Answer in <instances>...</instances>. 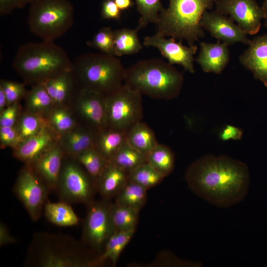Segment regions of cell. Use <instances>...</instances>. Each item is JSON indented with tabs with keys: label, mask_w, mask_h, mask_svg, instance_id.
I'll list each match as a JSON object with an SVG mask.
<instances>
[{
	"label": "cell",
	"mask_w": 267,
	"mask_h": 267,
	"mask_svg": "<svg viewBox=\"0 0 267 267\" xmlns=\"http://www.w3.org/2000/svg\"><path fill=\"white\" fill-rule=\"evenodd\" d=\"M83 244L67 235L38 233L30 246L26 265L40 267L97 266ZM90 251V250H89Z\"/></svg>",
	"instance_id": "obj_3"
},
{
	"label": "cell",
	"mask_w": 267,
	"mask_h": 267,
	"mask_svg": "<svg viewBox=\"0 0 267 267\" xmlns=\"http://www.w3.org/2000/svg\"><path fill=\"white\" fill-rule=\"evenodd\" d=\"M230 60L228 45L217 41L216 43H200L199 54L195 60L203 71L221 74Z\"/></svg>",
	"instance_id": "obj_19"
},
{
	"label": "cell",
	"mask_w": 267,
	"mask_h": 267,
	"mask_svg": "<svg viewBox=\"0 0 267 267\" xmlns=\"http://www.w3.org/2000/svg\"><path fill=\"white\" fill-rule=\"evenodd\" d=\"M143 44L146 46L157 48L171 65L178 64L191 74L195 73L194 57L198 47L195 45L185 46L182 41L154 34L144 38Z\"/></svg>",
	"instance_id": "obj_14"
},
{
	"label": "cell",
	"mask_w": 267,
	"mask_h": 267,
	"mask_svg": "<svg viewBox=\"0 0 267 267\" xmlns=\"http://www.w3.org/2000/svg\"><path fill=\"white\" fill-rule=\"evenodd\" d=\"M21 140L14 127H0V143L1 148L10 147L13 149Z\"/></svg>",
	"instance_id": "obj_41"
},
{
	"label": "cell",
	"mask_w": 267,
	"mask_h": 267,
	"mask_svg": "<svg viewBox=\"0 0 267 267\" xmlns=\"http://www.w3.org/2000/svg\"><path fill=\"white\" fill-rule=\"evenodd\" d=\"M105 98L100 93L75 87L69 106L80 124L98 133L108 128Z\"/></svg>",
	"instance_id": "obj_11"
},
{
	"label": "cell",
	"mask_w": 267,
	"mask_h": 267,
	"mask_svg": "<svg viewBox=\"0 0 267 267\" xmlns=\"http://www.w3.org/2000/svg\"><path fill=\"white\" fill-rule=\"evenodd\" d=\"M88 44L102 53L115 56L114 31L110 27L101 28L88 42Z\"/></svg>",
	"instance_id": "obj_38"
},
{
	"label": "cell",
	"mask_w": 267,
	"mask_h": 267,
	"mask_svg": "<svg viewBox=\"0 0 267 267\" xmlns=\"http://www.w3.org/2000/svg\"><path fill=\"white\" fill-rule=\"evenodd\" d=\"M135 229L117 231L108 239L103 251L95 258L96 266L109 260L114 266L127 245L133 236Z\"/></svg>",
	"instance_id": "obj_24"
},
{
	"label": "cell",
	"mask_w": 267,
	"mask_h": 267,
	"mask_svg": "<svg viewBox=\"0 0 267 267\" xmlns=\"http://www.w3.org/2000/svg\"><path fill=\"white\" fill-rule=\"evenodd\" d=\"M65 155L57 140L39 158L29 164L50 191L56 190Z\"/></svg>",
	"instance_id": "obj_16"
},
{
	"label": "cell",
	"mask_w": 267,
	"mask_h": 267,
	"mask_svg": "<svg viewBox=\"0 0 267 267\" xmlns=\"http://www.w3.org/2000/svg\"><path fill=\"white\" fill-rule=\"evenodd\" d=\"M101 15L103 19L118 20L121 16V10L114 0H104L102 3Z\"/></svg>",
	"instance_id": "obj_42"
},
{
	"label": "cell",
	"mask_w": 267,
	"mask_h": 267,
	"mask_svg": "<svg viewBox=\"0 0 267 267\" xmlns=\"http://www.w3.org/2000/svg\"><path fill=\"white\" fill-rule=\"evenodd\" d=\"M183 76L173 65L159 59L140 60L125 69L124 82L142 95L170 100L180 93Z\"/></svg>",
	"instance_id": "obj_4"
},
{
	"label": "cell",
	"mask_w": 267,
	"mask_h": 267,
	"mask_svg": "<svg viewBox=\"0 0 267 267\" xmlns=\"http://www.w3.org/2000/svg\"><path fill=\"white\" fill-rule=\"evenodd\" d=\"M129 180V173L109 162L96 182L97 190L103 199L116 196Z\"/></svg>",
	"instance_id": "obj_21"
},
{
	"label": "cell",
	"mask_w": 267,
	"mask_h": 267,
	"mask_svg": "<svg viewBox=\"0 0 267 267\" xmlns=\"http://www.w3.org/2000/svg\"><path fill=\"white\" fill-rule=\"evenodd\" d=\"M146 191L129 180L116 195L115 202L140 211L146 201Z\"/></svg>",
	"instance_id": "obj_32"
},
{
	"label": "cell",
	"mask_w": 267,
	"mask_h": 267,
	"mask_svg": "<svg viewBox=\"0 0 267 267\" xmlns=\"http://www.w3.org/2000/svg\"><path fill=\"white\" fill-rule=\"evenodd\" d=\"M215 10L229 16L247 34H257L264 19L262 7L255 0H217Z\"/></svg>",
	"instance_id": "obj_13"
},
{
	"label": "cell",
	"mask_w": 267,
	"mask_h": 267,
	"mask_svg": "<svg viewBox=\"0 0 267 267\" xmlns=\"http://www.w3.org/2000/svg\"><path fill=\"white\" fill-rule=\"evenodd\" d=\"M35 0H17V8H22L27 4H30Z\"/></svg>",
	"instance_id": "obj_49"
},
{
	"label": "cell",
	"mask_w": 267,
	"mask_h": 267,
	"mask_svg": "<svg viewBox=\"0 0 267 267\" xmlns=\"http://www.w3.org/2000/svg\"><path fill=\"white\" fill-rule=\"evenodd\" d=\"M43 84L54 106L69 105L75 89L72 70L63 73Z\"/></svg>",
	"instance_id": "obj_22"
},
{
	"label": "cell",
	"mask_w": 267,
	"mask_h": 267,
	"mask_svg": "<svg viewBox=\"0 0 267 267\" xmlns=\"http://www.w3.org/2000/svg\"><path fill=\"white\" fill-rule=\"evenodd\" d=\"M111 162L130 173L137 167L147 163V156L134 148L126 140Z\"/></svg>",
	"instance_id": "obj_33"
},
{
	"label": "cell",
	"mask_w": 267,
	"mask_h": 267,
	"mask_svg": "<svg viewBox=\"0 0 267 267\" xmlns=\"http://www.w3.org/2000/svg\"><path fill=\"white\" fill-rule=\"evenodd\" d=\"M74 158L85 169L96 184L97 180L109 163L93 147L83 151Z\"/></svg>",
	"instance_id": "obj_35"
},
{
	"label": "cell",
	"mask_w": 267,
	"mask_h": 267,
	"mask_svg": "<svg viewBox=\"0 0 267 267\" xmlns=\"http://www.w3.org/2000/svg\"><path fill=\"white\" fill-rule=\"evenodd\" d=\"M136 28H122L114 30V55L121 56L138 52L142 46L139 41Z\"/></svg>",
	"instance_id": "obj_29"
},
{
	"label": "cell",
	"mask_w": 267,
	"mask_h": 267,
	"mask_svg": "<svg viewBox=\"0 0 267 267\" xmlns=\"http://www.w3.org/2000/svg\"><path fill=\"white\" fill-rule=\"evenodd\" d=\"M263 12L264 19H265L264 25L267 27V0H265L261 6Z\"/></svg>",
	"instance_id": "obj_48"
},
{
	"label": "cell",
	"mask_w": 267,
	"mask_h": 267,
	"mask_svg": "<svg viewBox=\"0 0 267 267\" xmlns=\"http://www.w3.org/2000/svg\"><path fill=\"white\" fill-rule=\"evenodd\" d=\"M126 140L132 147L147 156L158 144L153 131L141 121L127 133Z\"/></svg>",
	"instance_id": "obj_26"
},
{
	"label": "cell",
	"mask_w": 267,
	"mask_h": 267,
	"mask_svg": "<svg viewBox=\"0 0 267 267\" xmlns=\"http://www.w3.org/2000/svg\"><path fill=\"white\" fill-rule=\"evenodd\" d=\"M127 133L108 128L97 134L93 147L108 162H111L126 140Z\"/></svg>",
	"instance_id": "obj_23"
},
{
	"label": "cell",
	"mask_w": 267,
	"mask_h": 267,
	"mask_svg": "<svg viewBox=\"0 0 267 267\" xmlns=\"http://www.w3.org/2000/svg\"><path fill=\"white\" fill-rule=\"evenodd\" d=\"M44 213L48 221L57 226H72L80 222L69 203L64 201L53 203L47 200L44 206Z\"/></svg>",
	"instance_id": "obj_28"
},
{
	"label": "cell",
	"mask_w": 267,
	"mask_h": 267,
	"mask_svg": "<svg viewBox=\"0 0 267 267\" xmlns=\"http://www.w3.org/2000/svg\"><path fill=\"white\" fill-rule=\"evenodd\" d=\"M13 190L32 220H38L50 191L29 164L19 172Z\"/></svg>",
	"instance_id": "obj_12"
},
{
	"label": "cell",
	"mask_w": 267,
	"mask_h": 267,
	"mask_svg": "<svg viewBox=\"0 0 267 267\" xmlns=\"http://www.w3.org/2000/svg\"><path fill=\"white\" fill-rule=\"evenodd\" d=\"M17 8V0H0V15L5 16L10 14Z\"/></svg>",
	"instance_id": "obj_45"
},
{
	"label": "cell",
	"mask_w": 267,
	"mask_h": 267,
	"mask_svg": "<svg viewBox=\"0 0 267 267\" xmlns=\"http://www.w3.org/2000/svg\"><path fill=\"white\" fill-rule=\"evenodd\" d=\"M73 62L67 53L54 42L42 41L21 45L12 67L26 84H43L63 73L71 71Z\"/></svg>",
	"instance_id": "obj_2"
},
{
	"label": "cell",
	"mask_w": 267,
	"mask_h": 267,
	"mask_svg": "<svg viewBox=\"0 0 267 267\" xmlns=\"http://www.w3.org/2000/svg\"><path fill=\"white\" fill-rule=\"evenodd\" d=\"M16 242L15 238L12 236L7 226L2 222L0 223V246L13 244Z\"/></svg>",
	"instance_id": "obj_44"
},
{
	"label": "cell",
	"mask_w": 267,
	"mask_h": 267,
	"mask_svg": "<svg viewBox=\"0 0 267 267\" xmlns=\"http://www.w3.org/2000/svg\"><path fill=\"white\" fill-rule=\"evenodd\" d=\"M109 211L116 231L135 229L139 210L115 202L110 203Z\"/></svg>",
	"instance_id": "obj_31"
},
{
	"label": "cell",
	"mask_w": 267,
	"mask_h": 267,
	"mask_svg": "<svg viewBox=\"0 0 267 267\" xmlns=\"http://www.w3.org/2000/svg\"><path fill=\"white\" fill-rule=\"evenodd\" d=\"M55 191L60 201L87 205L93 200L97 190L94 180L82 165L65 155Z\"/></svg>",
	"instance_id": "obj_9"
},
{
	"label": "cell",
	"mask_w": 267,
	"mask_h": 267,
	"mask_svg": "<svg viewBox=\"0 0 267 267\" xmlns=\"http://www.w3.org/2000/svg\"><path fill=\"white\" fill-rule=\"evenodd\" d=\"M97 134L79 124L72 130L59 135L58 141L65 155L75 157L83 151L93 147Z\"/></svg>",
	"instance_id": "obj_20"
},
{
	"label": "cell",
	"mask_w": 267,
	"mask_h": 267,
	"mask_svg": "<svg viewBox=\"0 0 267 267\" xmlns=\"http://www.w3.org/2000/svg\"><path fill=\"white\" fill-rule=\"evenodd\" d=\"M44 118L48 127L58 136L72 130L79 124L68 105H55Z\"/></svg>",
	"instance_id": "obj_25"
},
{
	"label": "cell",
	"mask_w": 267,
	"mask_h": 267,
	"mask_svg": "<svg viewBox=\"0 0 267 267\" xmlns=\"http://www.w3.org/2000/svg\"><path fill=\"white\" fill-rule=\"evenodd\" d=\"M7 106V102L5 93L2 89L0 87V112Z\"/></svg>",
	"instance_id": "obj_47"
},
{
	"label": "cell",
	"mask_w": 267,
	"mask_h": 267,
	"mask_svg": "<svg viewBox=\"0 0 267 267\" xmlns=\"http://www.w3.org/2000/svg\"><path fill=\"white\" fill-rule=\"evenodd\" d=\"M134 0L137 11L140 15L136 29L139 30L151 23L156 24L160 13L164 9L161 0Z\"/></svg>",
	"instance_id": "obj_36"
},
{
	"label": "cell",
	"mask_w": 267,
	"mask_h": 267,
	"mask_svg": "<svg viewBox=\"0 0 267 267\" xmlns=\"http://www.w3.org/2000/svg\"><path fill=\"white\" fill-rule=\"evenodd\" d=\"M217 0H169V5L160 13L155 34L185 40L188 45L205 36L201 20L205 12Z\"/></svg>",
	"instance_id": "obj_5"
},
{
	"label": "cell",
	"mask_w": 267,
	"mask_h": 267,
	"mask_svg": "<svg viewBox=\"0 0 267 267\" xmlns=\"http://www.w3.org/2000/svg\"><path fill=\"white\" fill-rule=\"evenodd\" d=\"M239 56L240 63L267 87V32L250 40Z\"/></svg>",
	"instance_id": "obj_18"
},
{
	"label": "cell",
	"mask_w": 267,
	"mask_h": 267,
	"mask_svg": "<svg viewBox=\"0 0 267 267\" xmlns=\"http://www.w3.org/2000/svg\"><path fill=\"white\" fill-rule=\"evenodd\" d=\"M125 69L116 56L87 53L73 63L72 73L76 88L107 96L124 84Z\"/></svg>",
	"instance_id": "obj_6"
},
{
	"label": "cell",
	"mask_w": 267,
	"mask_h": 267,
	"mask_svg": "<svg viewBox=\"0 0 267 267\" xmlns=\"http://www.w3.org/2000/svg\"><path fill=\"white\" fill-rule=\"evenodd\" d=\"M165 178L148 163L143 164L129 173V180L146 190L157 185Z\"/></svg>",
	"instance_id": "obj_37"
},
{
	"label": "cell",
	"mask_w": 267,
	"mask_h": 267,
	"mask_svg": "<svg viewBox=\"0 0 267 267\" xmlns=\"http://www.w3.org/2000/svg\"><path fill=\"white\" fill-rule=\"evenodd\" d=\"M142 94L124 84L106 96L105 108L108 128L127 134L143 117Z\"/></svg>",
	"instance_id": "obj_8"
},
{
	"label": "cell",
	"mask_w": 267,
	"mask_h": 267,
	"mask_svg": "<svg viewBox=\"0 0 267 267\" xmlns=\"http://www.w3.org/2000/svg\"><path fill=\"white\" fill-rule=\"evenodd\" d=\"M25 111L45 117L54 106L43 84L32 86L24 97Z\"/></svg>",
	"instance_id": "obj_27"
},
{
	"label": "cell",
	"mask_w": 267,
	"mask_h": 267,
	"mask_svg": "<svg viewBox=\"0 0 267 267\" xmlns=\"http://www.w3.org/2000/svg\"><path fill=\"white\" fill-rule=\"evenodd\" d=\"M28 17L30 31L43 41L53 42L74 23V7L68 0H35Z\"/></svg>",
	"instance_id": "obj_7"
},
{
	"label": "cell",
	"mask_w": 267,
	"mask_h": 267,
	"mask_svg": "<svg viewBox=\"0 0 267 267\" xmlns=\"http://www.w3.org/2000/svg\"><path fill=\"white\" fill-rule=\"evenodd\" d=\"M185 180L190 189L208 203L227 208L242 202L249 191V168L227 155L207 154L188 168Z\"/></svg>",
	"instance_id": "obj_1"
},
{
	"label": "cell",
	"mask_w": 267,
	"mask_h": 267,
	"mask_svg": "<svg viewBox=\"0 0 267 267\" xmlns=\"http://www.w3.org/2000/svg\"><path fill=\"white\" fill-rule=\"evenodd\" d=\"M114 1L121 11L128 9L134 4L132 0H114Z\"/></svg>",
	"instance_id": "obj_46"
},
{
	"label": "cell",
	"mask_w": 267,
	"mask_h": 267,
	"mask_svg": "<svg viewBox=\"0 0 267 267\" xmlns=\"http://www.w3.org/2000/svg\"><path fill=\"white\" fill-rule=\"evenodd\" d=\"M109 205L108 199L103 198L93 200L87 204L81 242L90 251L101 253L109 238L116 231L111 218Z\"/></svg>",
	"instance_id": "obj_10"
},
{
	"label": "cell",
	"mask_w": 267,
	"mask_h": 267,
	"mask_svg": "<svg viewBox=\"0 0 267 267\" xmlns=\"http://www.w3.org/2000/svg\"><path fill=\"white\" fill-rule=\"evenodd\" d=\"M58 136L48 126L39 134L26 138L13 148V155L25 164H31L51 148Z\"/></svg>",
	"instance_id": "obj_17"
},
{
	"label": "cell",
	"mask_w": 267,
	"mask_h": 267,
	"mask_svg": "<svg viewBox=\"0 0 267 267\" xmlns=\"http://www.w3.org/2000/svg\"><path fill=\"white\" fill-rule=\"evenodd\" d=\"M21 113L19 102L8 105L0 112V127H14Z\"/></svg>",
	"instance_id": "obj_40"
},
{
	"label": "cell",
	"mask_w": 267,
	"mask_h": 267,
	"mask_svg": "<svg viewBox=\"0 0 267 267\" xmlns=\"http://www.w3.org/2000/svg\"><path fill=\"white\" fill-rule=\"evenodd\" d=\"M243 134V131L240 128L228 125L222 130L220 133L219 137L224 141L229 140H240L242 137Z\"/></svg>",
	"instance_id": "obj_43"
},
{
	"label": "cell",
	"mask_w": 267,
	"mask_h": 267,
	"mask_svg": "<svg viewBox=\"0 0 267 267\" xmlns=\"http://www.w3.org/2000/svg\"><path fill=\"white\" fill-rule=\"evenodd\" d=\"M47 126L44 117L26 111L21 112L15 125L21 141L39 134Z\"/></svg>",
	"instance_id": "obj_34"
},
{
	"label": "cell",
	"mask_w": 267,
	"mask_h": 267,
	"mask_svg": "<svg viewBox=\"0 0 267 267\" xmlns=\"http://www.w3.org/2000/svg\"><path fill=\"white\" fill-rule=\"evenodd\" d=\"M201 25L218 41L228 45L237 43L248 44L250 42L247 34L230 17L216 10L205 12Z\"/></svg>",
	"instance_id": "obj_15"
},
{
	"label": "cell",
	"mask_w": 267,
	"mask_h": 267,
	"mask_svg": "<svg viewBox=\"0 0 267 267\" xmlns=\"http://www.w3.org/2000/svg\"><path fill=\"white\" fill-rule=\"evenodd\" d=\"M26 84L18 83L11 81L1 80L0 87H1L6 96L7 106L19 101L24 98L27 90L25 88Z\"/></svg>",
	"instance_id": "obj_39"
},
{
	"label": "cell",
	"mask_w": 267,
	"mask_h": 267,
	"mask_svg": "<svg viewBox=\"0 0 267 267\" xmlns=\"http://www.w3.org/2000/svg\"><path fill=\"white\" fill-rule=\"evenodd\" d=\"M175 157L171 149L158 144L147 156V163L164 178L174 170Z\"/></svg>",
	"instance_id": "obj_30"
}]
</instances>
